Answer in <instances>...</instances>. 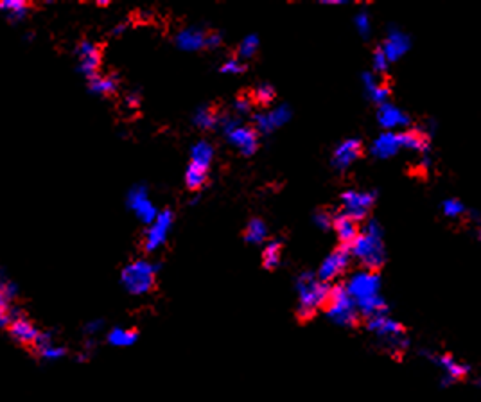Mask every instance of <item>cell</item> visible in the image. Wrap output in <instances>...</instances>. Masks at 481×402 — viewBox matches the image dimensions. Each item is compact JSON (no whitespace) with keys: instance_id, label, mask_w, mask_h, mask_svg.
Segmentation results:
<instances>
[{"instance_id":"1","label":"cell","mask_w":481,"mask_h":402,"mask_svg":"<svg viewBox=\"0 0 481 402\" xmlns=\"http://www.w3.org/2000/svg\"><path fill=\"white\" fill-rule=\"evenodd\" d=\"M332 286L322 282L316 275L305 272L296 279V293H298V307H296V318L300 322H308L315 318L319 309H324L331 295Z\"/></svg>"},{"instance_id":"2","label":"cell","mask_w":481,"mask_h":402,"mask_svg":"<svg viewBox=\"0 0 481 402\" xmlns=\"http://www.w3.org/2000/svg\"><path fill=\"white\" fill-rule=\"evenodd\" d=\"M351 255L359 260V264L368 272H377L384 264L386 252L383 245V229L375 219H370L363 233L348 246Z\"/></svg>"},{"instance_id":"3","label":"cell","mask_w":481,"mask_h":402,"mask_svg":"<svg viewBox=\"0 0 481 402\" xmlns=\"http://www.w3.org/2000/svg\"><path fill=\"white\" fill-rule=\"evenodd\" d=\"M367 329L374 332L375 338L379 339V343L383 345L394 358H401L403 352L408 348V345H410L406 329L388 315L367 319Z\"/></svg>"},{"instance_id":"4","label":"cell","mask_w":481,"mask_h":402,"mask_svg":"<svg viewBox=\"0 0 481 402\" xmlns=\"http://www.w3.org/2000/svg\"><path fill=\"white\" fill-rule=\"evenodd\" d=\"M324 311L331 322L347 329L358 327L359 319H361L358 305H355V302L352 300V296L348 295L345 284L332 286L331 295H329V300L327 304H325Z\"/></svg>"},{"instance_id":"5","label":"cell","mask_w":481,"mask_h":402,"mask_svg":"<svg viewBox=\"0 0 481 402\" xmlns=\"http://www.w3.org/2000/svg\"><path fill=\"white\" fill-rule=\"evenodd\" d=\"M123 284L133 295L150 293L154 288V284H157L154 268L151 264H147L146 260H137V262L130 264L123 272Z\"/></svg>"},{"instance_id":"6","label":"cell","mask_w":481,"mask_h":402,"mask_svg":"<svg viewBox=\"0 0 481 402\" xmlns=\"http://www.w3.org/2000/svg\"><path fill=\"white\" fill-rule=\"evenodd\" d=\"M348 295L352 296V300L355 302V305L365 302V300H370L374 296H379V289H381V276L377 275V272H358L354 275H351V279L347 280Z\"/></svg>"},{"instance_id":"7","label":"cell","mask_w":481,"mask_h":402,"mask_svg":"<svg viewBox=\"0 0 481 402\" xmlns=\"http://www.w3.org/2000/svg\"><path fill=\"white\" fill-rule=\"evenodd\" d=\"M377 193H361V190H347L341 194V207H343V214L355 221H361L368 216L375 203Z\"/></svg>"},{"instance_id":"8","label":"cell","mask_w":481,"mask_h":402,"mask_svg":"<svg viewBox=\"0 0 481 402\" xmlns=\"http://www.w3.org/2000/svg\"><path fill=\"white\" fill-rule=\"evenodd\" d=\"M351 250H348V246H339V248H336L334 252L329 253L327 257H325V260L322 262V266H319L318 269V279L322 280V282H331V280L338 279L339 275H343L345 272L348 269V266H351Z\"/></svg>"},{"instance_id":"9","label":"cell","mask_w":481,"mask_h":402,"mask_svg":"<svg viewBox=\"0 0 481 402\" xmlns=\"http://www.w3.org/2000/svg\"><path fill=\"white\" fill-rule=\"evenodd\" d=\"M426 358L444 370V381H442L444 386H449V384H453V383H456V381H460V379H463L470 370L469 365L462 363V361H456V359L449 354H431V352H427Z\"/></svg>"},{"instance_id":"10","label":"cell","mask_w":481,"mask_h":402,"mask_svg":"<svg viewBox=\"0 0 481 402\" xmlns=\"http://www.w3.org/2000/svg\"><path fill=\"white\" fill-rule=\"evenodd\" d=\"M363 154V142L359 138H347L341 144H338V147L332 153V167L338 171H345L355 164Z\"/></svg>"},{"instance_id":"11","label":"cell","mask_w":481,"mask_h":402,"mask_svg":"<svg viewBox=\"0 0 481 402\" xmlns=\"http://www.w3.org/2000/svg\"><path fill=\"white\" fill-rule=\"evenodd\" d=\"M229 140L245 154V157H252L253 153L257 151V146H259V133L257 130L250 126H236L233 130H230L229 133Z\"/></svg>"},{"instance_id":"12","label":"cell","mask_w":481,"mask_h":402,"mask_svg":"<svg viewBox=\"0 0 481 402\" xmlns=\"http://www.w3.org/2000/svg\"><path fill=\"white\" fill-rule=\"evenodd\" d=\"M411 47V39L410 36L404 35L403 31H390V35L386 36L384 44L381 45V51L384 52V56L388 58V61H397L398 58H403Z\"/></svg>"},{"instance_id":"13","label":"cell","mask_w":481,"mask_h":402,"mask_svg":"<svg viewBox=\"0 0 481 402\" xmlns=\"http://www.w3.org/2000/svg\"><path fill=\"white\" fill-rule=\"evenodd\" d=\"M377 123L384 130H395V128L410 126V117L395 104L384 103L377 110Z\"/></svg>"},{"instance_id":"14","label":"cell","mask_w":481,"mask_h":402,"mask_svg":"<svg viewBox=\"0 0 481 402\" xmlns=\"http://www.w3.org/2000/svg\"><path fill=\"white\" fill-rule=\"evenodd\" d=\"M9 334L16 343L25 345V347H35L42 332L25 318H15L9 324Z\"/></svg>"},{"instance_id":"15","label":"cell","mask_w":481,"mask_h":402,"mask_svg":"<svg viewBox=\"0 0 481 402\" xmlns=\"http://www.w3.org/2000/svg\"><path fill=\"white\" fill-rule=\"evenodd\" d=\"M79 61H81V68L88 78H95L101 67V59H103V49L101 45L94 44H81L78 49Z\"/></svg>"},{"instance_id":"16","label":"cell","mask_w":481,"mask_h":402,"mask_svg":"<svg viewBox=\"0 0 481 402\" xmlns=\"http://www.w3.org/2000/svg\"><path fill=\"white\" fill-rule=\"evenodd\" d=\"M403 150L401 147V138H398V133H394V131H386V133H381L374 142H372V154L375 158H381V160H386V158L395 157L398 151Z\"/></svg>"},{"instance_id":"17","label":"cell","mask_w":481,"mask_h":402,"mask_svg":"<svg viewBox=\"0 0 481 402\" xmlns=\"http://www.w3.org/2000/svg\"><path fill=\"white\" fill-rule=\"evenodd\" d=\"M332 229H334V232H336V236H338L341 246H351L352 243L358 239L359 233H361L358 221L352 219V217H348L347 214H343V212L334 216Z\"/></svg>"},{"instance_id":"18","label":"cell","mask_w":481,"mask_h":402,"mask_svg":"<svg viewBox=\"0 0 481 402\" xmlns=\"http://www.w3.org/2000/svg\"><path fill=\"white\" fill-rule=\"evenodd\" d=\"M398 138H401V147L403 150H410L420 154H427V151H430V135H427V131L418 130V128L417 130H408L398 133Z\"/></svg>"},{"instance_id":"19","label":"cell","mask_w":481,"mask_h":402,"mask_svg":"<svg viewBox=\"0 0 481 402\" xmlns=\"http://www.w3.org/2000/svg\"><path fill=\"white\" fill-rule=\"evenodd\" d=\"M361 79H363V87H365V92H367V97L370 99L372 103H375L377 106L388 103V97H390V87L384 85V81L383 83L377 81V79L374 78V74H370V72H365Z\"/></svg>"},{"instance_id":"20","label":"cell","mask_w":481,"mask_h":402,"mask_svg":"<svg viewBox=\"0 0 481 402\" xmlns=\"http://www.w3.org/2000/svg\"><path fill=\"white\" fill-rule=\"evenodd\" d=\"M171 225V214L166 212L158 217L157 223H154L153 229L150 230L146 239V250H154L158 245H162L164 239H166L167 232H169Z\"/></svg>"},{"instance_id":"21","label":"cell","mask_w":481,"mask_h":402,"mask_svg":"<svg viewBox=\"0 0 481 402\" xmlns=\"http://www.w3.org/2000/svg\"><path fill=\"white\" fill-rule=\"evenodd\" d=\"M209 180V167L200 166L196 162H190L185 173V183L190 190L202 189Z\"/></svg>"},{"instance_id":"22","label":"cell","mask_w":481,"mask_h":402,"mask_svg":"<svg viewBox=\"0 0 481 402\" xmlns=\"http://www.w3.org/2000/svg\"><path fill=\"white\" fill-rule=\"evenodd\" d=\"M266 237H268V226H266V223L262 219H259V217H253L245 229V240L250 243V245H260V243H264Z\"/></svg>"},{"instance_id":"23","label":"cell","mask_w":481,"mask_h":402,"mask_svg":"<svg viewBox=\"0 0 481 402\" xmlns=\"http://www.w3.org/2000/svg\"><path fill=\"white\" fill-rule=\"evenodd\" d=\"M117 79L114 75H101L97 74L90 79V88L101 95H114L117 92Z\"/></svg>"},{"instance_id":"24","label":"cell","mask_w":481,"mask_h":402,"mask_svg":"<svg viewBox=\"0 0 481 402\" xmlns=\"http://www.w3.org/2000/svg\"><path fill=\"white\" fill-rule=\"evenodd\" d=\"M280 259H282V243L280 240H272L262 252V264L266 269L279 268Z\"/></svg>"},{"instance_id":"25","label":"cell","mask_w":481,"mask_h":402,"mask_svg":"<svg viewBox=\"0 0 481 402\" xmlns=\"http://www.w3.org/2000/svg\"><path fill=\"white\" fill-rule=\"evenodd\" d=\"M108 341L115 347H130L137 341V331L133 329H114V331L108 334Z\"/></svg>"},{"instance_id":"26","label":"cell","mask_w":481,"mask_h":402,"mask_svg":"<svg viewBox=\"0 0 481 402\" xmlns=\"http://www.w3.org/2000/svg\"><path fill=\"white\" fill-rule=\"evenodd\" d=\"M252 97H253V103L262 104V106H268L269 103H273V99H275V88L268 83H260L259 87L253 90Z\"/></svg>"},{"instance_id":"27","label":"cell","mask_w":481,"mask_h":402,"mask_svg":"<svg viewBox=\"0 0 481 402\" xmlns=\"http://www.w3.org/2000/svg\"><path fill=\"white\" fill-rule=\"evenodd\" d=\"M212 157H214V150L207 142H200V144H196V146H194L193 162L200 164V166L209 167Z\"/></svg>"},{"instance_id":"28","label":"cell","mask_w":481,"mask_h":402,"mask_svg":"<svg viewBox=\"0 0 481 402\" xmlns=\"http://www.w3.org/2000/svg\"><path fill=\"white\" fill-rule=\"evenodd\" d=\"M219 118H221V115L217 114L216 106H207L197 111L196 123L202 128H212V126H216Z\"/></svg>"},{"instance_id":"29","label":"cell","mask_w":481,"mask_h":402,"mask_svg":"<svg viewBox=\"0 0 481 402\" xmlns=\"http://www.w3.org/2000/svg\"><path fill=\"white\" fill-rule=\"evenodd\" d=\"M268 117H269V121H272V126L276 130V128L284 126L289 118H291V108H289L288 104H280V106H276L275 110L269 111Z\"/></svg>"},{"instance_id":"30","label":"cell","mask_w":481,"mask_h":402,"mask_svg":"<svg viewBox=\"0 0 481 402\" xmlns=\"http://www.w3.org/2000/svg\"><path fill=\"white\" fill-rule=\"evenodd\" d=\"M442 212L446 214L447 217L454 219V217H462L465 214V205H463L460 200H454V197H449L442 203Z\"/></svg>"},{"instance_id":"31","label":"cell","mask_w":481,"mask_h":402,"mask_svg":"<svg viewBox=\"0 0 481 402\" xmlns=\"http://www.w3.org/2000/svg\"><path fill=\"white\" fill-rule=\"evenodd\" d=\"M0 9L11 16H22L29 9V4L28 2H20V0H11V2L6 0V2H0Z\"/></svg>"},{"instance_id":"32","label":"cell","mask_w":481,"mask_h":402,"mask_svg":"<svg viewBox=\"0 0 481 402\" xmlns=\"http://www.w3.org/2000/svg\"><path fill=\"white\" fill-rule=\"evenodd\" d=\"M180 42L183 44V47L187 49H197L205 45V35H200L196 31H185L183 36L180 38Z\"/></svg>"},{"instance_id":"33","label":"cell","mask_w":481,"mask_h":402,"mask_svg":"<svg viewBox=\"0 0 481 402\" xmlns=\"http://www.w3.org/2000/svg\"><path fill=\"white\" fill-rule=\"evenodd\" d=\"M11 324V309H9V295L0 289V327Z\"/></svg>"},{"instance_id":"34","label":"cell","mask_w":481,"mask_h":402,"mask_svg":"<svg viewBox=\"0 0 481 402\" xmlns=\"http://www.w3.org/2000/svg\"><path fill=\"white\" fill-rule=\"evenodd\" d=\"M257 47H259V39H257V36H246V38L240 42L239 56L240 58H252L257 52Z\"/></svg>"},{"instance_id":"35","label":"cell","mask_w":481,"mask_h":402,"mask_svg":"<svg viewBox=\"0 0 481 402\" xmlns=\"http://www.w3.org/2000/svg\"><path fill=\"white\" fill-rule=\"evenodd\" d=\"M355 29H358V32L363 38H368L370 36V16H368L367 11H359L358 15H355Z\"/></svg>"},{"instance_id":"36","label":"cell","mask_w":481,"mask_h":402,"mask_svg":"<svg viewBox=\"0 0 481 402\" xmlns=\"http://www.w3.org/2000/svg\"><path fill=\"white\" fill-rule=\"evenodd\" d=\"M315 225L318 226L319 230H324V232H327V230L332 229V221H334V216H332L329 210H318V212L315 214Z\"/></svg>"},{"instance_id":"37","label":"cell","mask_w":481,"mask_h":402,"mask_svg":"<svg viewBox=\"0 0 481 402\" xmlns=\"http://www.w3.org/2000/svg\"><path fill=\"white\" fill-rule=\"evenodd\" d=\"M388 65H390V61H388V58L384 56V52L381 51V47L375 49L374 51V71L377 72V74H386Z\"/></svg>"},{"instance_id":"38","label":"cell","mask_w":481,"mask_h":402,"mask_svg":"<svg viewBox=\"0 0 481 402\" xmlns=\"http://www.w3.org/2000/svg\"><path fill=\"white\" fill-rule=\"evenodd\" d=\"M38 355L44 359H59V358H63L65 351L63 348L54 347V345H49V347H45L44 351H39Z\"/></svg>"},{"instance_id":"39","label":"cell","mask_w":481,"mask_h":402,"mask_svg":"<svg viewBox=\"0 0 481 402\" xmlns=\"http://www.w3.org/2000/svg\"><path fill=\"white\" fill-rule=\"evenodd\" d=\"M243 71H245V65L240 63L237 58L229 59V61L221 67V72H226V74H240Z\"/></svg>"},{"instance_id":"40","label":"cell","mask_w":481,"mask_h":402,"mask_svg":"<svg viewBox=\"0 0 481 402\" xmlns=\"http://www.w3.org/2000/svg\"><path fill=\"white\" fill-rule=\"evenodd\" d=\"M253 97H248V95H239L237 97V103H236V108L240 111V114H246V111L252 110L253 106Z\"/></svg>"},{"instance_id":"41","label":"cell","mask_w":481,"mask_h":402,"mask_svg":"<svg viewBox=\"0 0 481 402\" xmlns=\"http://www.w3.org/2000/svg\"><path fill=\"white\" fill-rule=\"evenodd\" d=\"M477 237H480V240H481V226H480V230H477Z\"/></svg>"},{"instance_id":"42","label":"cell","mask_w":481,"mask_h":402,"mask_svg":"<svg viewBox=\"0 0 481 402\" xmlns=\"http://www.w3.org/2000/svg\"><path fill=\"white\" fill-rule=\"evenodd\" d=\"M477 386H481V379H480V381H477Z\"/></svg>"}]
</instances>
